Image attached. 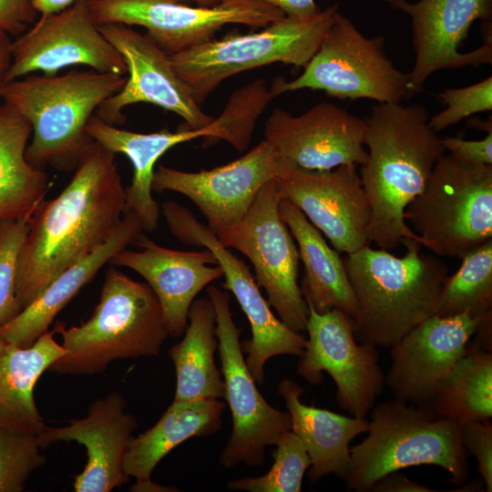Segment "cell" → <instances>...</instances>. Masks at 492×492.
Here are the masks:
<instances>
[{"label":"cell","instance_id":"44","mask_svg":"<svg viewBox=\"0 0 492 492\" xmlns=\"http://www.w3.org/2000/svg\"><path fill=\"white\" fill-rule=\"evenodd\" d=\"M11 44L9 35L0 31V94L6 84V73L11 64Z\"/></svg>","mask_w":492,"mask_h":492},{"label":"cell","instance_id":"24","mask_svg":"<svg viewBox=\"0 0 492 492\" xmlns=\"http://www.w3.org/2000/svg\"><path fill=\"white\" fill-rule=\"evenodd\" d=\"M213 121V120H212ZM87 130L92 139L108 150L126 155L133 166L131 184L126 189L125 212H134L143 231H154L159 226L160 209L152 197L154 167L158 159L174 146L204 137L210 141L221 139V132L212 124L200 129L178 128L171 132L138 133L117 128L100 119L96 114Z\"/></svg>","mask_w":492,"mask_h":492},{"label":"cell","instance_id":"26","mask_svg":"<svg viewBox=\"0 0 492 492\" xmlns=\"http://www.w3.org/2000/svg\"><path fill=\"white\" fill-rule=\"evenodd\" d=\"M278 393L290 415L291 430L301 438L309 454V479L316 482L329 474L344 479L350 465V443L367 432V417L346 416L304 405L300 399L303 389L291 379L279 383Z\"/></svg>","mask_w":492,"mask_h":492},{"label":"cell","instance_id":"6","mask_svg":"<svg viewBox=\"0 0 492 492\" xmlns=\"http://www.w3.org/2000/svg\"><path fill=\"white\" fill-rule=\"evenodd\" d=\"M368 415L367 436L350 449L343 479L350 490L370 491L384 476L422 465L442 467L455 485L468 477L458 423L397 398L374 405Z\"/></svg>","mask_w":492,"mask_h":492},{"label":"cell","instance_id":"25","mask_svg":"<svg viewBox=\"0 0 492 492\" xmlns=\"http://www.w3.org/2000/svg\"><path fill=\"white\" fill-rule=\"evenodd\" d=\"M137 215L125 212L110 238L92 253L60 272L44 291L10 323L0 336L19 347L31 346L48 331L56 314L109 260L142 234Z\"/></svg>","mask_w":492,"mask_h":492},{"label":"cell","instance_id":"35","mask_svg":"<svg viewBox=\"0 0 492 492\" xmlns=\"http://www.w3.org/2000/svg\"><path fill=\"white\" fill-rule=\"evenodd\" d=\"M273 98L263 79H257L235 90L221 114L212 121L221 132V139L237 150L244 151L259 117Z\"/></svg>","mask_w":492,"mask_h":492},{"label":"cell","instance_id":"5","mask_svg":"<svg viewBox=\"0 0 492 492\" xmlns=\"http://www.w3.org/2000/svg\"><path fill=\"white\" fill-rule=\"evenodd\" d=\"M67 354L48 371L91 375L118 359L156 357L169 336L160 303L152 289L110 265L106 272L98 304L78 326L57 323Z\"/></svg>","mask_w":492,"mask_h":492},{"label":"cell","instance_id":"4","mask_svg":"<svg viewBox=\"0 0 492 492\" xmlns=\"http://www.w3.org/2000/svg\"><path fill=\"white\" fill-rule=\"evenodd\" d=\"M125 75L92 69L61 76L27 75L7 82L0 97L31 125L26 159L32 166L50 165L68 172L76 169L95 142L87 127L105 99L126 83Z\"/></svg>","mask_w":492,"mask_h":492},{"label":"cell","instance_id":"29","mask_svg":"<svg viewBox=\"0 0 492 492\" xmlns=\"http://www.w3.org/2000/svg\"><path fill=\"white\" fill-rule=\"evenodd\" d=\"M279 212L298 245L303 263L300 287L307 304L319 313L337 308L353 317L356 302L343 258L291 201L282 198Z\"/></svg>","mask_w":492,"mask_h":492},{"label":"cell","instance_id":"43","mask_svg":"<svg viewBox=\"0 0 492 492\" xmlns=\"http://www.w3.org/2000/svg\"><path fill=\"white\" fill-rule=\"evenodd\" d=\"M283 12L285 15L295 17H310L321 9L315 0H264Z\"/></svg>","mask_w":492,"mask_h":492},{"label":"cell","instance_id":"20","mask_svg":"<svg viewBox=\"0 0 492 492\" xmlns=\"http://www.w3.org/2000/svg\"><path fill=\"white\" fill-rule=\"evenodd\" d=\"M383 1L411 17L415 63L409 77L415 93L439 70L491 64V37L475 50L459 49L475 21L491 18L492 0Z\"/></svg>","mask_w":492,"mask_h":492},{"label":"cell","instance_id":"19","mask_svg":"<svg viewBox=\"0 0 492 492\" xmlns=\"http://www.w3.org/2000/svg\"><path fill=\"white\" fill-rule=\"evenodd\" d=\"M274 180L283 199L296 206L339 253L350 254L370 244L371 210L357 166L308 171L282 163Z\"/></svg>","mask_w":492,"mask_h":492},{"label":"cell","instance_id":"17","mask_svg":"<svg viewBox=\"0 0 492 492\" xmlns=\"http://www.w3.org/2000/svg\"><path fill=\"white\" fill-rule=\"evenodd\" d=\"M282 166L264 139L242 157L210 170L189 172L159 166L152 191H175L190 199L219 238L243 219L261 189Z\"/></svg>","mask_w":492,"mask_h":492},{"label":"cell","instance_id":"8","mask_svg":"<svg viewBox=\"0 0 492 492\" xmlns=\"http://www.w3.org/2000/svg\"><path fill=\"white\" fill-rule=\"evenodd\" d=\"M405 219L422 246L439 256L461 258L492 240V165L444 154Z\"/></svg>","mask_w":492,"mask_h":492},{"label":"cell","instance_id":"37","mask_svg":"<svg viewBox=\"0 0 492 492\" xmlns=\"http://www.w3.org/2000/svg\"><path fill=\"white\" fill-rule=\"evenodd\" d=\"M30 218L0 224V328L13 321L23 308L16 297L19 254L29 231Z\"/></svg>","mask_w":492,"mask_h":492},{"label":"cell","instance_id":"18","mask_svg":"<svg viewBox=\"0 0 492 492\" xmlns=\"http://www.w3.org/2000/svg\"><path fill=\"white\" fill-rule=\"evenodd\" d=\"M364 133L365 119L331 102L315 104L299 116L276 108L264 125V139L280 160L308 171L363 165Z\"/></svg>","mask_w":492,"mask_h":492},{"label":"cell","instance_id":"34","mask_svg":"<svg viewBox=\"0 0 492 492\" xmlns=\"http://www.w3.org/2000/svg\"><path fill=\"white\" fill-rule=\"evenodd\" d=\"M272 453L271 469L258 477L230 481L227 487L249 492H300L311 459L301 438L292 430L284 432Z\"/></svg>","mask_w":492,"mask_h":492},{"label":"cell","instance_id":"21","mask_svg":"<svg viewBox=\"0 0 492 492\" xmlns=\"http://www.w3.org/2000/svg\"><path fill=\"white\" fill-rule=\"evenodd\" d=\"M483 320L469 312L434 314L390 346L385 384L395 398L417 405L427 404L466 353Z\"/></svg>","mask_w":492,"mask_h":492},{"label":"cell","instance_id":"46","mask_svg":"<svg viewBox=\"0 0 492 492\" xmlns=\"http://www.w3.org/2000/svg\"><path fill=\"white\" fill-rule=\"evenodd\" d=\"M172 1H176V2L190 1V2H194L198 6L212 7V6L218 5L224 0H172Z\"/></svg>","mask_w":492,"mask_h":492},{"label":"cell","instance_id":"42","mask_svg":"<svg viewBox=\"0 0 492 492\" xmlns=\"http://www.w3.org/2000/svg\"><path fill=\"white\" fill-rule=\"evenodd\" d=\"M370 491L374 492H431L427 486L419 484L409 479L399 471L389 473L381 477L371 487Z\"/></svg>","mask_w":492,"mask_h":492},{"label":"cell","instance_id":"14","mask_svg":"<svg viewBox=\"0 0 492 492\" xmlns=\"http://www.w3.org/2000/svg\"><path fill=\"white\" fill-rule=\"evenodd\" d=\"M308 307V339L297 374L315 385L326 372L336 385L338 405L353 416L366 418L385 384L376 345L357 343L352 318L342 310L319 313Z\"/></svg>","mask_w":492,"mask_h":492},{"label":"cell","instance_id":"39","mask_svg":"<svg viewBox=\"0 0 492 492\" xmlns=\"http://www.w3.org/2000/svg\"><path fill=\"white\" fill-rule=\"evenodd\" d=\"M462 445L477 461L478 472L486 490L492 491V425L490 420L473 421L460 425Z\"/></svg>","mask_w":492,"mask_h":492},{"label":"cell","instance_id":"23","mask_svg":"<svg viewBox=\"0 0 492 492\" xmlns=\"http://www.w3.org/2000/svg\"><path fill=\"white\" fill-rule=\"evenodd\" d=\"M133 244L141 250L126 248L108 263L128 267L141 275L160 303L169 335L181 336L188 325L191 303L204 287L223 276L221 267L205 248L200 251L170 250L143 233Z\"/></svg>","mask_w":492,"mask_h":492},{"label":"cell","instance_id":"31","mask_svg":"<svg viewBox=\"0 0 492 492\" xmlns=\"http://www.w3.org/2000/svg\"><path fill=\"white\" fill-rule=\"evenodd\" d=\"M215 328L211 300L195 299L183 339L169 351L177 378L173 401L223 398L224 382L214 361L219 345Z\"/></svg>","mask_w":492,"mask_h":492},{"label":"cell","instance_id":"7","mask_svg":"<svg viewBox=\"0 0 492 492\" xmlns=\"http://www.w3.org/2000/svg\"><path fill=\"white\" fill-rule=\"evenodd\" d=\"M338 12L334 4L310 17L285 15L260 32H231L169 55L170 61L200 105L223 80L242 71L278 62L304 67Z\"/></svg>","mask_w":492,"mask_h":492},{"label":"cell","instance_id":"3","mask_svg":"<svg viewBox=\"0 0 492 492\" xmlns=\"http://www.w3.org/2000/svg\"><path fill=\"white\" fill-rule=\"evenodd\" d=\"M397 257L367 244L346 254L343 263L355 297L352 321L357 341L390 347L436 311L448 276L446 263L421 253L413 239Z\"/></svg>","mask_w":492,"mask_h":492},{"label":"cell","instance_id":"1","mask_svg":"<svg viewBox=\"0 0 492 492\" xmlns=\"http://www.w3.org/2000/svg\"><path fill=\"white\" fill-rule=\"evenodd\" d=\"M115 156L94 142L66 188L43 200L30 217L16 277L23 309L60 272L103 245L119 225L126 189Z\"/></svg>","mask_w":492,"mask_h":492},{"label":"cell","instance_id":"27","mask_svg":"<svg viewBox=\"0 0 492 492\" xmlns=\"http://www.w3.org/2000/svg\"><path fill=\"white\" fill-rule=\"evenodd\" d=\"M47 331L31 346L19 347L0 336V425L41 436L46 428L35 402L34 388L42 374L67 354Z\"/></svg>","mask_w":492,"mask_h":492},{"label":"cell","instance_id":"38","mask_svg":"<svg viewBox=\"0 0 492 492\" xmlns=\"http://www.w3.org/2000/svg\"><path fill=\"white\" fill-rule=\"evenodd\" d=\"M439 97L446 108L429 118V126L436 132L476 113L491 111L492 77L466 87L445 89L439 93Z\"/></svg>","mask_w":492,"mask_h":492},{"label":"cell","instance_id":"41","mask_svg":"<svg viewBox=\"0 0 492 492\" xmlns=\"http://www.w3.org/2000/svg\"><path fill=\"white\" fill-rule=\"evenodd\" d=\"M445 150L470 163L492 165V132L479 140H467L460 137L441 138Z\"/></svg>","mask_w":492,"mask_h":492},{"label":"cell","instance_id":"16","mask_svg":"<svg viewBox=\"0 0 492 492\" xmlns=\"http://www.w3.org/2000/svg\"><path fill=\"white\" fill-rule=\"evenodd\" d=\"M98 28L123 57L127 81L108 97L96 111L103 121L120 125L126 120L123 109L135 103H150L179 116L185 128L200 129L210 125L207 115L195 101L190 88L174 70L169 55L149 35L131 26L108 23Z\"/></svg>","mask_w":492,"mask_h":492},{"label":"cell","instance_id":"22","mask_svg":"<svg viewBox=\"0 0 492 492\" xmlns=\"http://www.w3.org/2000/svg\"><path fill=\"white\" fill-rule=\"evenodd\" d=\"M126 406L122 395L112 392L96 400L85 417L62 427L46 426L40 436L42 446L75 441L86 447L87 461L75 478V491L109 492L129 480L124 461L138 422Z\"/></svg>","mask_w":492,"mask_h":492},{"label":"cell","instance_id":"9","mask_svg":"<svg viewBox=\"0 0 492 492\" xmlns=\"http://www.w3.org/2000/svg\"><path fill=\"white\" fill-rule=\"evenodd\" d=\"M383 36L369 38L337 13L318 50L295 79H273L275 98L303 88L324 91L338 99L366 98L402 103L415 93L409 73L399 70L384 52Z\"/></svg>","mask_w":492,"mask_h":492},{"label":"cell","instance_id":"40","mask_svg":"<svg viewBox=\"0 0 492 492\" xmlns=\"http://www.w3.org/2000/svg\"><path fill=\"white\" fill-rule=\"evenodd\" d=\"M32 0H0V31L18 36L36 22Z\"/></svg>","mask_w":492,"mask_h":492},{"label":"cell","instance_id":"36","mask_svg":"<svg viewBox=\"0 0 492 492\" xmlns=\"http://www.w3.org/2000/svg\"><path fill=\"white\" fill-rule=\"evenodd\" d=\"M40 436L0 425V492H20L31 474L46 458L40 454Z\"/></svg>","mask_w":492,"mask_h":492},{"label":"cell","instance_id":"33","mask_svg":"<svg viewBox=\"0 0 492 492\" xmlns=\"http://www.w3.org/2000/svg\"><path fill=\"white\" fill-rule=\"evenodd\" d=\"M460 267L447 276L436 313L451 316L465 312L482 319L492 316V240L466 252Z\"/></svg>","mask_w":492,"mask_h":492},{"label":"cell","instance_id":"15","mask_svg":"<svg viewBox=\"0 0 492 492\" xmlns=\"http://www.w3.org/2000/svg\"><path fill=\"white\" fill-rule=\"evenodd\" d=\"M86 66L100 73L127 74L121 55L106 39L93 19L87 0L40 15L11 44L6 83L36 72L56 75L65 67Z\"/></svg>","mask_w":492,"mask_h":492},{"label":"cell","instance_id":"28","mask_svg":"<svg viewBox=\"0 0 492 492\" xmlns=\"http://www.w3.org/2000/svg\"><path fill=\"white\" fill-rule=\"evenodd\" d=\"M225 406L220 399L173 401L151 428L133 437L124 471L136 478L135 490H159V487L151 482L159 462L182 442L219 431Z\"/></svg>","mask_w":492,"mask_h":492},{"label":"cell","instance_id":"13","mask_svg":"<svg viewBox=\"0 0 492 492\" xmlns=\"http://www.w3.org/2000/svg\"><path fill=\"white\" fill-rule=\"evenodd\" d=\"M97 26H139L164 51L173 55L214 38L228 24L265 27L285 15L264 0H224L212 7L172 0H87Z\"/></svg>","mask_w":492,"mask_h":492},{"label":"cell","instance_id":"2","mask_svg":"<svg viewBox=\"0 0 492 492\" xmlns=\"http://www.w3.org/2000/svg\"><path fill=\"white\" fill-rule=\"evenodd\" d=\"M364 146L367 157L359 175L371 210L369 242L387 251L406 239L422 244L406 223L405 210L446 151L429 126L426 108L378 103L365 118Z\"/></svg>","mask_w":492,"mask_h":492},{"label":"cell","instance_id":"12","mask_svg":"<svg viewBox=\"0 0 492 492\" xmlns=\"http://www.w3.org/2000/svg\"><path fill=\"white\" fill-rule=\"evenodd\" d=\"M160 211L175 238L185 244L208 249L221 267L225 278L222 288L231 292L251 325V338L243 341L241 346L243 354H247L245 362L254 381L262 384L263 368L272 357L282 354L300 357L306 339L273 314L244 261L223 245L208 226L176 201L163 202Z\"/></svg>","mask_w":492,"mask_h":492},{"label":"cell","instance_id":"30","mask_svg":"<svg viewBox=\"0 0 492 492\" xmlns=\"http://www.w3.org/2000/svg\"><path fill=\"white\" fill-rule=\"evenodd\" d=\"M31 133L27 119L9 105H0V224L30 218L50 188L43 169L26 159Z\"/></svg>","mask_w":492,"mask_h":492},{"label":"cell","instance_id":"10","mask_svg":"<svg viewBox=\"0 0 492 492\" xmlns=\"http://www.w3.org/2000/svg\"><path fill=\"white\" fill-rule=\"evenodd\" d=\"M282 198L274 179H271L243 219L219 240L249 259L270 306L290 329L301 333L306 330L309 307L298 282V247L279 212Z\"/></svg>","mask_w":492,"mask_h":492},{"label":"cell","instance_id":"32","mask_svg":"<svg viewBox=\"0 0 492 492\" xmlns=\"http://www.w3.org/2000/svg\"><path fill=\"white\" fill-rule=\"evenodd\" d=\"M436 416L459 425L492 417V354L478 344H468L440 384L433 397L423 405Z\"/></svg>","mask_w":492,"mask_h":492},{"label":"cell","instance_id":"11","mask_svg":"<svg viewBox=\"0 0 492 492\" xmlns=\"http://www.w3.org/2000/svg\"><path fill=\"white\" fill-rule=\"evenodd\" d=\"M207 293L216 314L223 398L232 417L231 434L220 463L227 468L241 463L259 466L264 462L265 448L275 445L284 432L292 429L291 417L288 412L269 405L257 389L243 356L241 329L233 321L229 292L210 285Z\"/></svg>","mask_w":492,"mask_h":492},{"label":"cell","instance_id":"45","mask_svg":"<svg viewBox=\"0 0 492 492\" xmlns=\"http://www.w3.org/2000/svg\"><path fill=\"white\" fill-rule=\"evenodd\" d=\"M77 0H32V3L40 15H50L59 12L71 5Z\"/></svg>","mask_w":492,"mask_h":492}]
</instances>
